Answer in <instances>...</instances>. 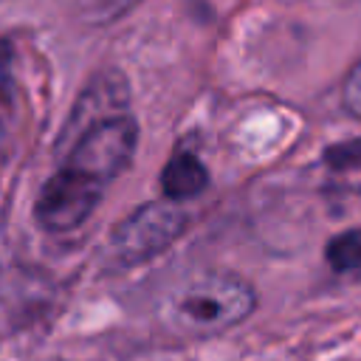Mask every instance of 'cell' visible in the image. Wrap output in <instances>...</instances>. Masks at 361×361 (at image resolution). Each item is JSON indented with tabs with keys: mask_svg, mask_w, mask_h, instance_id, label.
Here are the masks:
<instances>
[{
	"mask_svg": "<svg viewBox=\"0 0 361 361\" xmlns=\"http://www.w3.org/2000/svg\"><path fill=\"white\" fill-rule=\"evenodd\" d=\"M257 310V290L240 274L223 268L195 271L158 299L161 324L183 338H209L243 324Z\"/></svg>",
	"mask_w": 361,
	"mask_h": 361,
	"instance_id": "cell-1",
	"label": "cell"
},
{
	"mask_svg": "<svg viewBox=\"0 0 361 361\" xmlns=\"http://www.w3.org/2000/svg\"><path fill=\"white\" fill-rule=\"evenodd\" d=\"M138 124L127 110L96 116L79 127H65L59 138V166H71L99 183H110L135 155Z\"/></svg>",
	"mask_w": 361,
	"mask_h": 361,
	"instance_id": "cell-2",
	"label": "cell"
},
{
	"mask_svg": "<svg viewBox=\"0 0 361 361\" xmlns=\"http://www.w3.org/2000/svg\"><path fill=\"white\" fill-rule=\"evenodd\" d=\"M189 226V214L175 200H149L124 217L107 240V259L116 268H135L164 254Z\"/></svg>",
	"mask_w": 361,
	"mask_h": 361,
	"instance_id": "cell-3",
	"label": "cell"
},
{
	"mask_svg": "<svg viewBox=\"0 0 361 361\" xmlns=\"http://www.w3.org/2000/svg\"><path fill=\"white\" fill-rule=\"evenodd\" d=\"M104 183L71 169L59 166L39 189L34 200V220L42 231L62 234L79 228L102 203Z\"/></svg>",
	"mask_w": 361,
	"mask_h": 361,
	"instance_id": "cell-4",
	"label": "cell"
},
{
	"mask_svg": "<svg viewBox=\"0 0 361 361\" xmlns=\"http://www.w3.org/2000/svg\"><path fill=\"white\" fill-rule=\"evenodd\" d=\"M206 186H209V169L192 152H175L161 169V192L166 200L183 203L189 197H197Z\"/></svg>",
	"mask_w": 361,
	"mask_h": 361,
	"instance_id": "cell-5",
	"label": "cell"
},
{
	"mask_svg": "<svg viewBox=\"0 0 361 361\" xmlns=\"http://www.w3.org/2000/svg\"><path fill=\"white\" fill-rule=\"evenodd\" d=\"M324 259L338 274L361 271V228H347L324 245Z\"/></svg>",
	"mask_w": 361,
	"mask_h": 361,
	"instance_id": "cell-6",
	"label": "cell"
},
{
	"mask_svg": "<svg viewBox=\"0 0 361 361\" xmlns=\"http://www.w3.org/2000/svg\"><path fill=\"white\" fill-rule=\"evenodd\" d=\"M324 164L336 172H355L361 169V135L358 138H350V141H338V144H330L324 152H322Z\"/></svg>",
	"mask_w": 361,
	"mask_h": 361,
	"instance_id": "cell-7",
	"label": "cell"
},
{
	"mask_svg": "<svg viewBox=\"0 0 361 361\" xmlns=\"http://www.w3.org/2000/svg\"><path fill=\"white\" fill-rule=\"evenodd\" d=\"M133 3H138V0H82V11L93 23H107V20L118 17L121 11H127Z\"/></svg>",
	"mask_w": 361,
	"mask_h": 361,
	"instance_id": "cell-8",
	"label": "cell"
},
{
	"mask_svg": "<svg viewBox=\"0 0 361 361\" xmlns=\"http://www.w3.org/2000/svg\"><path fill=\"white\" fill-rule=\"evenodd\" d=\"M344 107L361 118V59L350 68V73L344 79Z\"/></svg>",
	"mask_w": 361,
	"mask_h": 361,
	"instance_id": "cell-9",
	"label": "cell"
},
{
	"mask_svg": "<svg viewBox=\"0 0 361 361\" xmlns=\"http://www.w3.org/2000/svg\"><path fill=\"white\" fill-rule=\"evenodd\" d=\"M0 3H3V0H0Z\"/></svg>",
	"mask_w": 361,
	"mask_h": 361,
	"instance_id": "cell-10",
	"label": "cell"
}]
</instances>
